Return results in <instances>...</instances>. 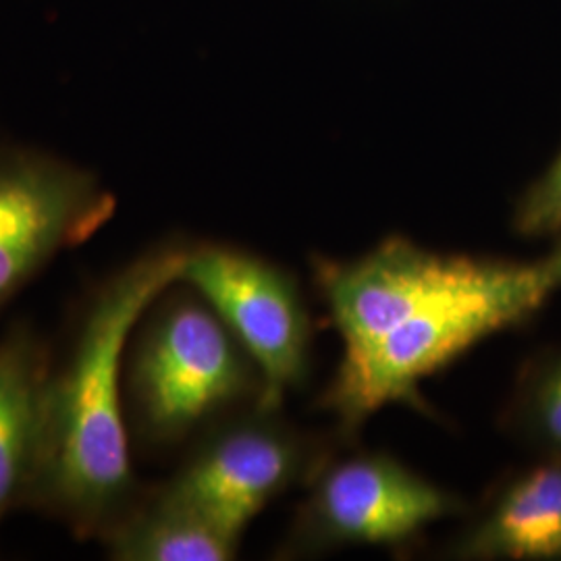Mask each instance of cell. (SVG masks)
Returning <instances> with one entry per match:
<instances>
[{"mask_svg": "<svg viewBox=\"0 0 561 561\" xmlns=\"http://www.w3.org/2000/svg\"><path fill=\"white\" fill-rule=\"evenodd\" d=\"M312 275L343 341L319 405L352 439L385 405L428 412L424 379L537 317L561 291V236L535 261L447 254L389 238L352 261L317 256Z\"/></svg>", "mask_w": 561, "mask_h": 561, "instance_id": "6da1fadb", "label": "cell"}, {"mask_svg": "<svg viewBox=\"0 0 561 561\" xmlns=\"http://www.w3.org/2000/svg\"><path fill=\"white\" fill-rule=\"evenodd\" d=\"M187 248L161 245L102 283L44 391L42 449L30 502L81 537H102L131 507L125 358L136 324L178 285Z\"/></svg>", "mask_w": 561, "mask_h": 561, "instance_id": "7a4b0ae2", "label": "cell"}, {"mask_svg": "<svg viewBox=\"0 0 561 561\" xmlns=\"http://www.w3.org/2000/svg\"><path fill=\"white\" fill-rule=\"evenodd\" d=\"M129 354L125 398L152 445H175L231 405L261 400L256 364L196 291L159 304Z\"/></svg>", "mask_w": 561, "mask_h": 561, "instance_id": "3957f363", "label": "cell"}, {"mask_svg": "<svg viewBox=\"0 0 561 561\" xmlns=\"http://www.w3.org/2000/svg\"><path fill=\"white\" fill-rule=\"evenodd\" d=\"M466 514L456 493L389 454L329 460L308 484L279 558H314L360 545H401L424 528Z\"/></svg>", "mask_w": 561, "mask_h": 561, "instance_id": "277c9868", "label": "cell"}, {"mask_svg": "<svg viewBox=\"0 0 561 561\" xmlns=\"http://www.w3.org/2000/svg\"><path fill=\"white\" fill-rule=\"evenodd\" d=\"M262 410L213 428L180 472L159 489L240 539L262 510L294 486H308L331 460L329 447Z\"/></svg>", "mask_w": 561, "mask_h": 561, "instance_id": "5b68a950", "label": "cell"}, {"mask_svg": "<svg viewBox=\"0 0 561 561\" xmlns=\"http://www.w3.org/2000/svg\"><path fill=\"white\" fill-rule=\"evenodd\" d=\"M180 283L231 329L262 377L259 408L279 410L310 373V314L287 271L238 248H187Z\"/></svg>", "mask_w": 561, "mask_h": 561, "instance_id": "8992f818", "label": "cell"}, {"mask_svg": "<svg viewBox=\"0 0 561 561\" xmlns=\"http://www.w3.org/2000/svg\"><path fill=\"white\" fill-rule=\"evenodd\" d=\"M111 210V196L78 164L36 150L0 152V308Z\"/></svg>", "mask_w": 561, "mask_h": 561, "instance_id": "52a82bcc", "label": "cell"}, {"mask_svg": "<svg viewBox=\"0 0 561 561\" xmlns=\"http://www.w3.org/2000/svg\"><path fill=\"white\" fill-rule=\"evenodd\" d=\"M463 561H561V458L507 477L447 545Z\"/></svg>", "mask_w": 561, "mask_h": 561, "instance_id": "ba28073f", "label": "cell"}, {"mask_svg": "<svg viewBox=\"0 0 561 561\" xmlns=\"http://www.w3.org/2000/svg\"><path fill=\"white\" fill-rule=\"evenodd\" d=\"M48 356L36 337L13 331L0 341V524L30 502L42 449Z\"/></svg>", "mask_w": 561, "mask_h": 561, "instance_id": "9c48e42d", "label": "cell"}, {"mask_svg": "<svg viewBox=\"0 0 561 561\" xmlns=\"http://www.w3.org/2000/svg\"><path fill=\"white\" fill-rule=\"evenodd\" d=\"M102 539L117 561H229L240 549V539L159 491L150 502L131 505Z\"/></svg>", "mask_w": 561, "mask_h": 561, "instance_id": "30bf717a", "label": "cell"}, {"mask_svg": "<svg viewBox=\"0 0 561 561\" xmlns=\"http://www.w3.org/2000/svg\"><path fill=\"white\" fill-rule=\"evenodd\" d=\"M503 426L539 458H561V350L542 352L522 368Z\"/></svg>", "mask_w": 561, "mask_h": 561, "instance_id": "8fae6325", "label": "cell"}, {"mask_svg": "<svg viewBox=\"0 0 561 561\" xmlns=\"http://www.w3.org/2000/svg\"><path fill=\"white\" fill-rule=\"evenodd\" d=\"M512 227L522 238L561 236V152L514 206Z\"/></svg>", "mask_w": 561, "mask_h": 561, "instance_id": "7c38bea8", "label": "cell"}]
</instances>
